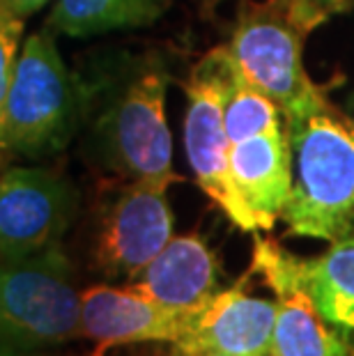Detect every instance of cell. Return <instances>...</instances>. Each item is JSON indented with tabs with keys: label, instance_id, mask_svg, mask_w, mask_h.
I'll return each mask as SVG.
<instances>
[{
	"label": "cell",
	"instance_id": "cell-1",
	"mask_svg": "<svg viewBox=\"0 0 354 356\" xmlns=\"http://www.w3.org/2000/svg\"><path fill=\"white\" fill-rule=\"evenodd\" d=\"M292 188L281 221L295 237L338 241L354 234V118L329 99L285 124Z\"/></svg>",
	"mask_w": 354,
	"mask_h": 356
},
{
	"label": "cell",
	"instance_id": "cell-14",
	"mask_svg": "<svg viewBox=\"0 0 354 356\" xmlns=\"http://www.w3.org/2000/svg\"><path fill=\"white\" fill-rule=\"evenodd\" d=\"M299 278L320 315L354 340V234L331 241L318 257L299 260Z\"/></svg>",
	"mask_w": 354,
	"mask_h": 356
},
{
	"label": "cell",
	"instance_id": "cell-13",
	"mask_svg": "<svg viewBox=\"0 0 354 356\" xmlns=\"http://www.w3.org/2000/svg\"><path fill=\"white\" fill-rule=\"evenodd\" d=\"M129 287L166 308L193 310L221 290L216 253L200 234H172Z\"/></svg>",
	"mask_w": 354,
	"mask_h": 356
},
{
	"label": "cell",
	"instance_id": "cell-7",
	"mask_svg": "<svg viewBox=\"0 0 354 356\" xmlns=\"http://www.w3.org/2000/svg\"><path fill=\"white\" fill-rule=\"evenodd\" d=\"M79 209V191L51 168H12L0 177V262L58 246Z\"/></svg>",
	"mask_w": 354,
	"mask_h": 356
},
{
	"label": "cell",
	"instance_id": "cell-22",
	"mask_svg": "<svg viewBox=\"0 0 354 356\" xmlns=\"http://www.w3.org/2000/svg\"><path fill=\"white\" fill-rule=\"evenodd\" d=\"M214 356H221V354H214Z\"/></svg>",
	"mask_w": 354,
	"mask_h": 356
},
{
	"label": "cell",
	"instance_id": "cell-12",
	"mask_svg": "<svg viewBox=\"0 0 354 356\" xmlns=\"http://www.w3.org/2000/svg\"><path fill=\"white\" fill-rule=\"evenodd\" d=\"M230 175L258 230H272L292 188L288 129H274L230 145Z\"/></svg>",
	"mask_w": 354,
	"mask_h": 356
},
{
	"label": "cell",
	"instance_id": "cell-9",
	"mask_svg": "<svg viewBox=\"0 0 354 356\" xmlns=\"http://www.w3.org/2000/svg\"><path fill=\"white\" fill-rule=\"evenodd\" d=\"M251 271L274 292L276 320L269 356H350V338L315 308L299 278V257L274 239H253Z\"/></svg>",
	"mask_w": 354,
	"mask_h": 356
},
{
	"label": "cell",
	"instance_id": "cell-11",
	"mask_svg": "<svg viewBox=\"0 0 354 356\" xmlns=\"http://www.w3.org/2000/svg\"><path fill=\"white\" fill-rule=\"evenodd\" d=\"M189 310H172L143 297L134 287L92 285L81 292V338L95 343L92 356L134 343H172Z\"/></svg>",
	"mask_w": 354,
	"mask_h": 356
},
{
	"label": "cell",
	"instance_id": "cell-19",
	"mask_svg": "<svg viewBox=\"0 0 354 356\" xmlns=\"http://www.w3.org/2000/svg\"><path fill=\"white\" fill-rule=\"evenodd\" d=\"M47 3H49V0H0V5H3L7 12H12L14 17H19V19H24V17H28V14L42 10Z\"/></svg>",
	"mask_w": 354,
	"mask_h": 356
},
{
	"label": "cell",
	"instance_id": "cell-10",
	"mask_svg": "<svg viewBox=\"0 0 354 356\" xmlns=\"http://www.w3.org/2000/svg\"><path fill=\"white\" fill-rule=\"evenodd\" d=\"M248 274L189 310L168 356H269L276 301L246 292Z\"/></svg>",
	"mask_w": 354,
	"mask_h": 356
},
{
	"label": "cell",
	"instance_id": "cell-21",
	"mask_svg": "<svg viewBox=\"0 0 354 356\" xmlns=\"http://www.w3.org/2000/svg\"><path fill=\"white\" fill-rule=\"evenodd\" d=\"M198 3H200L202 7H205V10H212V7L221 3V0H198Z\"/></svg>",
	"mask_w": 354,
	"mask_h": 356
},
{
	"label": "cell",
	"instance_id": "cell-5",
	"mask_svg": "<svg viewBox=\"0 0 354 356\" xmlns=\"http://www.w3.org/2000/svg\"><path fill=\"white\" fill-rule=\"evenodd\" d=\"M81 338V290L63 246L0 262V345L21 352Z\"/></svg>",
	"mask_w": 354,
	"mask_h": 356
},
{
	"label": "cell",
	"instance_id": "cell-17",
	"mask_svg": "<svg viewBox=\"0 0 354 356\" xmlns=\"http://www.w3.org/2000/svg\"><path fill=\"white\" fill-rule=\"evenodd\" d=\"M24 33V19L14 17L0 5V118H3V106L10 90L14 65H17L19 40Z\"/></svg>",
	"mask_w": 354,
	"mask_h": 356
},
{
	"label": "cell",
	"instance_id": "cell-6",
	"mask_svg": "<svg viewBox=\"0 0 354 356\" xmlns=\"http://www.w3.org/2000/svg\"><path fill=\"white\" fill-rule=\"evenodd\" d=\"M232 60L225 47L209 51L193 67L186 83L184 152L202 193L244 232H258V223L239 198L230 175V138L223 122L225 92Z\"/></svg>",
	"mask_w": 354,
	"mask_h": 356
},
{
	"label": "cell",
	"instance_id": "cell-20",
	"mask_svg": "<svg viewBox=\"0 0 354 356\" xmlns=\"http://www.w3.org/2000/svg\"><path fill=\"white\" fill-rule=\"evenodd\" d=\"M0 356H42V354H30V352L12 350V347H3V345H0ZM90 356H92V354H90Z\"/></svg>",
	"mask_w": 354,
	"mask_h": 356
},
{
	"label": "cell",
	"instance_id": "cell-4",
	"mask_svg": "<svg viewBox=\"0 0 354 356\" xmlns=\"http://www.w3.org/2000/svg\"><path fill=\"white\" fill-rule=\"evenodd\" d=\"M88 108V88L65 65L49 30L30 35L14 65L0 118V149L49 156L70 145Z\"/></svg>",
	"mask_w": 354,
	"mask_h": 356
},
{
	"label": "cell",
	"instance_id": "cell-23",
	"mask_svg": "<svg viewBox=\"0 0 354 356\" xmlns=\"http://www.w3.org/2000/svg\"><path fill=\"white\" fill-rule=\"evenodd\" d=\"M352 356H354V352H352Z\"/></svg>",
	"mask_w": 354,
	"mask_h": 356
},
{
	"label": "cell",
	"instance_id": "cell-8",
	"mask_svg": "<svg viewBox=\"0 0 354 356\" xmlns=\"http://www.w3.org/2000/svg\"><path fill=\"white\" fill-rule=\"evenodd\" d=\"M168 186L129 181L104 204L95 234V264L106 278L134 280L172 239Z\"/></svg>",
	"mask_w": 354,
	"mask_h": 356
},
{
	"label": "cell",
	"instance_id": "cell-2",
	"mask_svg": "<svg viewBox=\"0 0 354 356\" xmlns=\"http://www.w3.org/2000/svg\"><path fill=\"white\" fill-rule=\"evenodd\" d=\"M168 81L159 60L143 58L104 90L92 122V147L102 165L127 181L170 186L182 179L172 170Z\"/></svg>",
	"mask_w": 354,
	"mask_h": 356
},
{
	"label": "cell",
	"instance_id": "cell-15",
	"mask_svg": "<svg viewBox=\"0 0 354 356\" xmlns=\"http://www.w3.org/2000/svg\"><path fill=\"white\" fill-rule=\"evenodd\" d=\"M170 0H58L49 26L67 37H92L111 30L156 24Z\"/></svg>",
	"mask_w": 354,
	"mask_h": 356
},
{
	"label": "cell",
	"instance_id": "cell-18",
	"mask_svg": "<svg viewBox=\"0 0 354 356\" xmlns=\"http://www.w3.org/2000/svg\"><path fill=\"white\" fill-rule=\"evenodd\" d=\"M301 3H306L311 10H315L322 19L327 21L331 14L348 12L350 7L354 5V0H301Z\"/></svg>",
	"mask_w": 354,
	"mask_h": 356
},
{
	"label": "cell",
	"instance_id": "cell-16",
	"mask_svg": "<svg viewBox=\"0 0 354 356\" xmlns=\"http://www.w3.org/2000/svg\"><path fill=\"white\" fill-rule=\"evenodd\" d=\"M223 122L230 145H235V143L244 138H251V136L285 127L283 113L276 106V102L255 88L235 65L230 70V83L228 92H225Z\"/></svg>",
	"mask_w": 354,
	"mask_h": 356
},
{
	"label": "cell",
	"instance_id": "cell-3",
	"mask_svg": "<svg viewBox=\"0 0 354 356\" xmlns=\"http://www.w3.org/2000/svg\"><path fill=\"white\" fill-rule=\"evenodd\" d=\"M322 24L325 19L301 0H242L239 5L225 49L232 65L276 102L285 124L327 99L304 65L306 37Z\"/></svg>",
	"mask_w": 354,
	"mask_h": 356
}]
</instances>
